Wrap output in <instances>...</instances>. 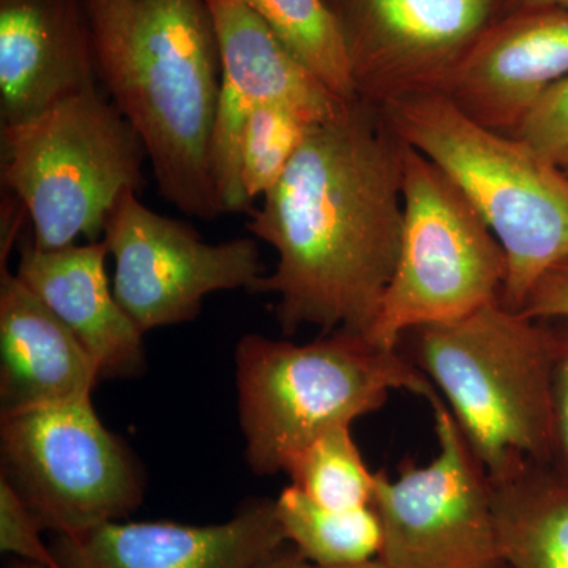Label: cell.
Returning a JSON list of instances; mask_svg holds the SVG:
<instances>
[{
  "instance_id": "1",
  "label": "cell",
  "mask_w": 568,
  "mask_h": 568,
  "mask_svg": "<svg viewBox=\"0 0 568 568\" xmlns=\"http://www.w3.org/2000/svg\"><path fill=\"white\" fill-rule=\"evenodd\" d=\"M405 142L354 97L316 123L248 231L278 263L252 293L274 294L284 335L302 325L366 334L398 260Z\"/></svg>"
},
{
  "instance_id": "2",
  "label": "cell",
  "mask_w": 568,
  "mask_h": 568,
  "mask_svg": "<svg viewBox=\"0 0 568 568\" xmlns=\"http://www.w3.org/2000/svg\"><path fill=\"white\" fill-rule=\"evenodd\" d=\"M97 80L148 152L159 193L223 215L212 171L222 58L205 0H82Z\"/></svg>"
},
{
  "instance_id": "3",
  "label": "cell",
  "mask_w": 568,
  "mask_h": 568,
  "mask_svg": "<svg viewBox=\"0 0 568 568\" xmlns=\"http://www.w3.org/2000/svg\"><path fill=\"white\" fill-rule=\"evenodd\" d=\"M409 354L446 399L489 478L523 463L548 465L552 354L548 321L500 301L450 323L409 332Z\"/></svg>"
},
{
  "instance_id": "4",
  "label": "cell",
  "mask_w": 568,
  "mask_h": 568,
  "mask_svg": "<svg viewBox=\"0 0 568 568\" xmlns=\"http://www.w3.org/2000/svg\"><path fill=\"white\" fill-rule=\"evenodd\" d=\"M379 110L484 216L507 256L500 304L521 312L541 276L568 261V175L528 142L470 119L446 93L395 100Z\"/></svg>"
},
{
  "instance_id": "5",
  "label": "cell",
  "mask_w": 568,
  "mask_h": 568,
  "mask_svg": "<svg viewBox=\"0 0 568 568\" xmlns=\"http://www.w3.org/2000/svg\"><path fill=\"white\" fill-rule=\"evenodd\" d=\"M235 383L246 462L261 476L282 473L327 429L381 409L392 392H410L429 406L440 399L402 351L347 328L305 345L246 335L235 349Z\"/></svg>"
},
{
  "instance_id": "6",
  "label": "cell",
  "mask_w": 568,
  "mask_h": 568,
  "mask_svg": "<svg viewBox=\"0 0 568 568\" xmlns=\"http://www.w3.org/2000/svg\"><path fill=\"white\" fill-rule=\"evenodd\" d=\"M0 148L3 190L28 213L41 252L102 241L119 197L144 186V144L99 88L0 126Z\"/></svg>"
},
{
  "instance_id": "7",
  "label": "cell",
  "mask_w": 568,
  "mask_h": 568,
  "mask_svg": "<svg viewBox=\"0 0 568 568\" xmlns=\"http://www.w3.org/2000/svg\"><path fill=\"white\" fill-rule=\"evenodd\" d=\"M506 278V252L484 216L454 179L405 142L402 244L366 338L398 349L409 332L499 301Z\"/></svg>"
},
{
  "instance_id": "8",
  "label": "cell",
  "mask_w": 568,
  "mask_h": 568,
  "mask_svg": "<svg viewBox=\"0 0 568 568\" xmlns=\"http://www.w3.org/2000/svg\"><path fill=\"white\" fill-rule=\"evenodd\" d=\"M0 448L2 476L58 536L121 521L140 507V470L91 396L2 414Z\"/></svg>"
},
{
  "instance_id": "9",
  "label": "cell",
  "mask_w": 568,
  "mask_h": 568,
  "mask_svg": "<svg viewBox=\"0 0 568 568\" xmlns=\"http://www.w3.org/2000/svg\"><path fill=\"white\" fill-rule=\"evenodd\" d=\"M433 407L436 457L377 473L383 530L377 559L387 568H484L500 559L491 484L443 399Z\"/></svg>"
},
{
  "instance_id": "10",
  "label": "cell",
  "mask_w": 568,
  "mask_h": 568,
  "mask_svg": "<svg viewBox=\"0 0 568 568\" xmlns=\"http://www.w3.org/2000/svg\"><path fill=\"white\" fill-rule=\"evenodd\" d=\"M102 241L114 260L112 291L142 334L192 321L205 295L252 291L264 275L253 239L207 244L192 224L152 211L136 192L123 193L108 213Z\"/></svg>"
},
{
  "instance_id": "11",
  "label": "cell",
  "mask_w": 568,
  "mask_h": 568,
  "mask_svg": "<svg viewBox=\"0 0 568 568\" xmlns=\"http://www.w3.org/2000/svg\"><path fill=\"white\" fill-rule=\"evenodd\" d=\"M495 0H351L336 14L355 95L376 108L446 93L459 62L487 31Z\"/></svg>"
},
{
  "instance_id": "12",
  "label": "cell",
  "mask_w": 568,
  "mask_h": 568,
  "mask_svg": "<svg viewBox=\"0 0 568 568\" xmlns=\"http://www.w3.org/2000/svg\"><path fill=\"white\" fill-rule=\"evenodd\" d=\"M205 2L222 58L211 151L213 181L223 213H248L252 205L242 192L239 156L250 114L263 104L282 103L325 121L346 100L328 91L241 0Z\"/></svg>"
},
{
  "instance_id": "13",
  "label": "cell",
  "mask_w": 568,
  "mask_h": 568,
  "mask_svg": "<svg viewBox=\"0 0 568 568\" xmlns=\"http://www.w3.org/2000/svg\"><path fill=\"white\" fill-rule=\"evenodd\" d=\"M286 544L275 500H256L222 525L112 521L51 549L63 568H254Z\"/></svg>"
},
{
  "instance_id": "14",
  "label": "cell",
  "mask_w": 568,
  "mask_h": 568,
  "mask_svg": "<svg viewBox=\"0 0 568 568\" xmlns=\"http://www.w3.org/2000/svg\"><path fill=\"white\" fill-rule=\"evenodd\" d=\"M568 77V13L519 10L478 37L446 95L493 132L515 136L530 108Z\"/></svg>"
},
{
  "instance_id": "15",
  "label": "cell",
  "mask_w": 568,
  "mask_h": 568,
  "mask_svg": "<svg viewBox=\"0 0 568 568\" xmlns=\"http://www.w3.org/2000/svg\"><path fill=\"white\" fill-rule=\"evenodd\" d=\"M99 88L82 0H0V126Z\"/></svg>"
},
{
  "instance_id": "16",
  "label": "cell",
  "mask_w": 568,
  "mask_h": 568,
  "mask_svg": "<svg viewBox=\"0 0 568 568\" xmlns=\"http://www.w3.org/2000/svg\"><path fill=\"white\" fill-rule=\"evenodd\" d=\"M103 241L41 252L28 242L17 275L70 328L102 377H132L145 366L142 332L115 298Z\"/></svg>"
},
{
  "instance_id": "17",
  "label": "cell",
  "mask_w": 568,
  "mask_h": 568,
  "mask_svg": "<svg viewBox=\"0 0 568 568\" xmlns=\"http://www.w3.org/2000/svg\"><path fill=\"white\" fill-rule=\"evenodd\" d=\"M99 366L20 276L0 265L2 414L88 398Z\"/></svg>"
},
{
  "instance_id": "18",
  "label": "cell",
  "mask_w": 568,
  "mask_h": 568,
  "mask_svg": "<svg viewBox=\"0 0 568 568\" xmlns=\"http://www.w3.org/2000/svg\"><path fill=\"white\" fill-rule=\"evenodd\" d=\"M489 484L508 568H568V487L551 467L526 462Z\"/></svg>"
},
{
  "instance_id": "19",
  "label": "cell",
  "mask_w": 568,
  "mask_h": 568,
  "mask_svg": "<svg viewBox=\"0 0 568 568\" xmlns=\"http://www.w3.org/2000/svg\"><path fill=\"white\" fill-rule=\"evenodd\" d=\"M275 510L287 544L316 568L353 567L379 556L383 530L372 506L324 507L290 485L276 497Z\"/></svg>"
},
{
  "instance_id": "20",
  "label": "cell",
  "mask_w": 568,
  "mask_h": 568,
  "mask_svg": "<svg viewBox=\"0 0 568 568\" xmlns=\"http://www.w3.org/2000/svg\"><path fill=\"white\" fill-rule=\"evenodd\" d=\"M338 99H354L345 33L327 0H241Z\"/></svg>"
},
{
  "instance_id": "21",
  "label": "cell",
  "mask_w": 568,
  "mask_h": 568,
  "mask_svg": "<svg viewBox=\"0 0 568 568\" xmlns=\"http://www.w3.org/2000/svg\"><path fill=\"white\" fill-rule=\"evenodd\" d=\"M283 473L293 487L324 507L351 510L372 506L377 473L366 465L351 425L334 426L295 452Z\"/></svg>"
},
{
  "instance_id": "22",
  "label": "cell",
  "mask_w": 568,
  "mask_h": 568,
  "mask_svg": "<svg viewBox=\"0 0 568 568\" xmlns=\"http://www.w3.org/2000/svg\"><path fill=\"white\" fill-rule=\"evenodd\" d=\"M320 122L310 112L282 103L263 104L250 114L239 156L242 192L250 205L274 189Z\"/></svg>"
},
{
  "instance_id": "23",
  "label": "cell",
  "mask_w": 568,
  "mask_h": 568,
  "mask_svg": "<svg viewBox=\"0 0 568 568\" xmlns=\"http://www.w3.org/2000/svg\"><path fill=\"white\" fill-rule=\"evenodd\" d=\"M39 518L24 503L20 493L2 476L0 478V551L14 555L26 562L62 567L54 552L40 537Z\"/></svg>"
},
{
  "instance_id": "24",
  "label": "cell",
  "mask_w": 568,
  "mask_h": 568,
  "mask_svg": "<svg viewBox=\"0 0 568 568\" xmlns=\"http://www.w3.org/2000/svg\"><path fill=\"white\" fill-rule=\"evenodd\" d=\"M515 136L552 162L568 149V77L537 100Z\"/></svg>"
},
{
  "instance_id": "25",
  "label": "cell",
  "mask_w": 568,
  "mask_h": 568,
  "mask_svg": "<svg viewBox=\"0 0 568 568\" xmlns=\"http://www.w3.org/2000/svg\"><path fill=\"white\" fill-rule=\"evenodd\" d=\"M548 323L552 354V443L548 466L568 487V320Z\"/></svg>"
},
{
  "instance_id": "26",
  "label": "cell",
  "mask_w": 568,
  "mask_h": 568,
  "mask_svg": "<svg viewBox=\"0 0 568 568\" xmlns=\"http://www.w3.org/2000/svg\"><path fill=\"white\" fill-rule=\"evenodd\" d=\"M521 313L537 321L568 320V261L541 276L526 298Z\"/></svg>"
},
{
  "instance_id": "27",
  "label": "cell",
  "mask_w": 568,
  "mask_h": 568,
  "mask_svg": "<svg viewBox=\"0 0 568 568\" xmlns=\"http://www.w3.org/2000/svg\"><path fill=\"white\" fill-rule=\"evenodd\" d=\"M254 568H316L312 562H308L297 551L294 547H291L290 544L284 545V547L280 548L278 551H275L274 555L265 558L263 562L257 564Z\"/></svg>"
},
{
  "instance_id": "28",
  "label": "cell",
  "mask_w": 568,
  "mask_h": 568,
  "mask_svg": "<svg viewBox=\"0 0 568 568\" xmlns=\"http://www.w3.org/2000/svg\"><path fill=\"white\" fill-rule=\"evenodd\" d=\"M519 10H559L567 11L568 0H515Z\"/></svg>"
},
{
  "instance_id": "29",
  "label": "cell",
  "mask_w": 568,
  "mask_h": 568,
  "mask_svg": "<svg viewBox=\"0 0 568 568\" xmlns=\"http://www.w3.org/2000/svg\"><path fill=\"white\" fill-rule=\"evenodd\" d=\"M555 163L558 164L560 170H562L564 173L568 175V149H566V151L559 153V155L556 156Z\"/></svg>"
},
{
  "instance_id": "30",
  "label": "cell",
  "mask_w": 568,
  "mask_h": 568,
  "mask_svg": "<svg viewBox=\"0 0 568 568\" xmlns=\"http://www.w3.org/2000/svg\"><path fill=\"white\" fill-rule=\"evenodd\" d=\"M342 568H387V567L384 566V564L381 562L379 559H373V560H368V562H365V564H358V566L342 567Z\"/></svg>"
},
{
  "instance_id": "31",
  "label": "cell",
  "mask_w": 568,
  "mask_h": 568,
  "mask_svg": "<svg viewBox=\"0 0 568 568\" xmlns=\"http://www.w3.org/2000/svg\"><path fill=\"white\" fill-rule=\"evenodd\" d=\"M7 568H52V567H44L40 566V564H33V562H26V560H22V562L11 564L10 567ZM63 568V567H58Z\"/></svg>"
},
{
  "instance_id": "32",
  "label": "cell",
  "mask_w": 568,
  "mask_h": 568,
  "mask_svg": "<svg viewBox=\"0 0 568 568\" xmlns=\"http://www.w3.org/2000/svg\"><path fill=\"white\" fill-rule=\"evenodd\" d=\"M484 568H508L507 564L504 560H497L495 564H489V566Z\"/></svg>"
}]
</instances>
